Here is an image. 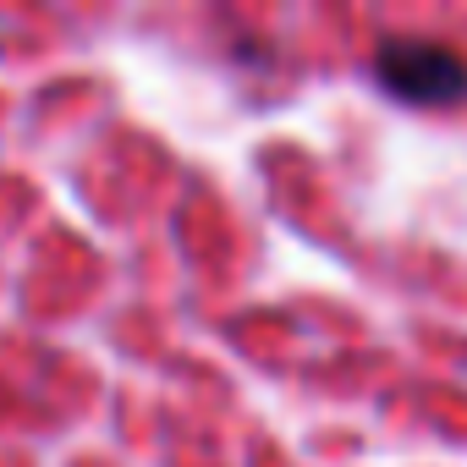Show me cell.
Here are the masks:
<instances>
[{
    "instance_id": "1",
    "label": "cell",
    "mask_w": 467,
    "mask_h": 467,
    "mask_svg": "<svg viewBox=\"0 0 467 467\" xmlns=\"http://www.w3.org/2000/svg\"><path fill=\"white\" fill-rule=\"evenodd\" d=\"M374 78L401 105H462L467 99V56L434 39H385L374 50Z\"/></svg>"
}]
</instances>
